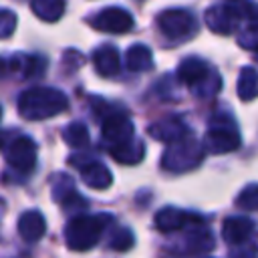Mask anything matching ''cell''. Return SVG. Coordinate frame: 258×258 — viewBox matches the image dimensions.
I'll return each instance as SVG.
<instances>
[{
    "mask_svg": "<svg viewBox=\"0 0 258 258\" xmlns=\"http://www.w3.org/2000/svg\"><path fill=\"white\" fill-rule=\"evenodd\" d=\"M125 62L127 69L133 73H141V71H149L153 67V54L149 50V46L145 44H133L127 54H125Z\"/></svg>",
    "mask_w": 258,
    "mask_h": 258,
    "instance_id": "cell-17",
    "label": "cell"
},
{
    "mask_svg": "<svg viewBox=\"0 0 258 258\" xmlns=\"http://www.w3.org/2000/svg\"><path fill=\"white\" fill-rule=\"evenodd\" d=\"M44 232H46V220L40 212L28 210L18 218V234L24 242L34 244L44 236Z\"/></svg>",
    "mask_w": 258,
    "mask_h": 258,
    "instance_id": "cell-11",
    "label": "cell"
},
{
    "mask_svg": "<svg viewBox=\"0 0 258 258\" xmlns=\"http://www.w3.org/2000/svg\"><path fill=\"white\" fill-rule=\"evenodd\" d=\"M34 143L30 139H20L12 145L10 153H8V161L18 167V169H30L34 165Z\"/></svg>",
    "mask_w": 258,
    "mask_h": 258,
    "instance_id": "cell-16",
    "label": "cell"
},
{
    "mask_svg": "<svg viewBox=\"0 0 258 258\" xmlns=\"http://www.w3.org/2000/svg\"><path fill=\"white\" fill-rule=\"evenodd\" d=\"M149 135L157 141H163V143H173V141H179L183 139L185 135H189V129L187 125L179 119V117H169V119H163V121H157L153 125H149Z\"/></svg>",
    "mask_w": 258,
    "mask_h": 258,
    "instance_id": "cell-10",
    "label": "cell"
},
{
    "mask_svg": "<svg viewBox=\"0 0 258 258\" xmlns=\"http://www.w3.org/2000/svg\"><path fill=\"white\" fill-rule=\"evenodd\" d=\"M236 206L242 208V210H248V212H254L258 210V183H250L246 185L238 198H236Z\"/></svg>",
    "mask_w": 258,
    "mask_h": 258,
    "instance_id": "cell-21",
    "label": "cell"
},
{
    "mask_svg": "<svg viewBox=\"0 0 258 258\" xmlns=\"http://www.w3.org/2000/svg\"><path fill=\"white\" fill-rule=\"evenodd\" d=\"M240 20H242V16L228 4L212 6L210 10H206V24L216 34H230L238 26Z\"/></svg>",
    "mask_w": 258,
    "mask_h": 258,
    "instance_id": "cell-9",
    "label": "cell"
},
{
    "mask_svg": "<svg viewBox=\"0 0 258 258\" xmlns=\"http://www.w3.org/2000/svg\"><path fill=\"white\" fill-rule=\"evenodd\" d=\"M212 248H214L212 232L206 230L204 224L189 226V230L185 234V250L191 252V254H198V252H208Z\"/></svg>",
    "mask_w": 258,
    "mask_h": 258,
    "instance_id": "cell-14",
    "label": "cell"
},
{
    "mask_svg": "<svg viewBox=\"0 0 258 258\" xmlns=\"http://www.w3.org/2000/svg\"><path fill=\"white\" fill-rule=\"evenodd\" d=\"M177 81L185 85L191 93L208 97L214 95L220 89V77L218 73L202 58L198 56H187L179 62L177 67Z\"/></svg>",
    "mask_w": 258,
    "mask_h": 258,
    "instance_id": "cell-2",
    "label": "cell"
},
{
    "mask_svg": "<svg viewBox=\"0 0 258 258\" xmlns=\"http://www.w3.org/2000/svg\"><path fill=\"white\" fill-rule=\"evenodd\" d=\"M103 139L117 147L129 139H133V123L125 113H107L103 121Z\"/></svg>",
    "mask_w": 258,
    "mask_h": 258,
    "instance_id": "cell-7",
    "label": "cell"
},
{
    "mask_svg": "<svg viewBox=\"0 0 258 258\" xmlns=\"http://www.w3.org/2000/svg\"><path fill=\"white\" fill-rule=\"evenodd\" d=\"M133 242H135V238H133V232L129 228H115L111 238H109V242H107V246L117 250V252H125V250H129L133 246Z\"/></svg>",
    "mask_w": 258,
    "mask_h": 258,
    "instance_id": "cell-20",
    "label": "cell"
},
{
    "mask_svg": "<svg viewBox=\"0 0 258 258\" xmlns=\"http://www.w3.org/2000/svg\"><path fill=\"white\" fill-rule=\"evenodd\" d=\"M196 224H204V220L196 214H189V212H183V210H177L171 206L163 208L155 214V228L165 234L177 232V230H183V228H189Z\"/></svg>",
    "mask_w": 258,
    "mask_h": 258,
    "instance_id": "cell-6",
    "label": "cell"
},
{
    "mask_svg": "<svg viewBox=\"0 0 258 258\" xmlns=\"http://www.w3.org/2000/svg\"><path fill=\"white\" fill-rule=\"evenodd\" d=\"M258 95V73L252 67H244L238 77V97L242 101H252Z\"/></svg>",
    "mask_w": 258,
    "mask_h": 258,
    "instance_id": "cell-19",
    "label": "cell"
},
{
    "mask_svg": "<svg viewBox=\"0 0 258 258\" xmlns=\"http://www.w3.org/2000/svg\"><path fill=\"white\" fill-rule=\"evenodd\" d=\"M93 26L103 30V32H115V34H123L127 30L133 28V16L123 10V8H105L101 10L95 18H93Z\"/></svg>",
    "mask_w": 258,
    "mask_h": 258,
    "instance_id": "cell-8",
    "label": "cell"
},
{
    "mask_svg": "<svg viewBox=\"0 0 258 258\" xmlns=\"http://www.w3.org/2000/svg\"><path fill=\"white\" fill-rule=\"evenodd\" d=\"M143 153H145V147L141 145L139 139H129L117 147H111V155L119 161V163H139L143 159Z\"/></svg>",
    "mask_w": 258,
    "mask_h": 258,
    "instance_id": "cell-18",
    "label": "cell"
},
{
    "mask_svg": "<svg viewBox=\"0 0 258 258\" xmlns=\"http://www.w3.org/2000/svg\"><path fill=\"white\" fill-rule=\"evenodd\" d=\"M204 157V149L202 145L196 141V137L185 135L179 141H173L167 145L163 157H161V165L167 171H187L191 167H196Z\"/></svg>",
    "mask_w": 258,
    "mask_h": 258,
    "instance_id": "cell-3",
    "label": "cell"
},
{
    "mask_svg": "<svg viewBox=\"0 0 258 258\" xmlns=\"http://www.w3.org/2000/svg\"><path fill=\"white\" fill-rule=\"evenodd\" d=\"M0 212H2V204H0Z\"/></svg>",
    "mask_w": 258,
    "mask_h": 258,
    "instance_id": "cell-25",
    "label": "cell"
},
{
    "mask_svg": "<svg viewBox=\"0 0 258 258\" xmlns=\"http://www.w3.org/2000/svg\"><path fill=\"white\" fill-rule=\"evenodd\" d=\"M252 52H254V56H256V60H258V44L252 48Z\"/></svg>",
    "mask_w": 258,
    "mask_h": 258,
    "instance_id": "cell-24",
    "label": "cell"
},
{
    "mask_svg": "<svg viewBox=\"0 0 258 258\" xmlns=\"http://www.w3.org/2000/svg\"><path fill=\"white\" fill-rule=\"evenodd\" d=\"M159 30L171 40H185L196 32V18L181 8H169L157 14Z\"/></svg>",
    "mask_w": 258,
    "mask_h": 258,
    "instance_id": "cell-5",
    "label": "cell"
},
{
    "mask_svg": "<svg viewBox=\"0 0 258 258\" xmlns=\"http://www.w3.org/2000/svg\"><path fill=\"white\" fill-rule=\"evenodd\" d=\"M232 258H258V256H256V252L250 248V250H238V252H234Z\"/></svg>",
    "mask_w": 258,
    "mask_h": 258,
    "instance_id": "cell-23",
    "label": "cell"
},
{
    "mask_svg": "<svg viewBox=\"0 0 258 258\" xmlns=\"http://www.w3.org/2000/svg\"><path fill=\"white\" fill-rule=\"evenodd\" d=\"M67 141L73 145V147H83L89 143V133L85 129V125L81 123H73L69 129H67Z\"/></svg>",
    "mask_w": 258,
    "mask_h": 258,
    "instance_id": "cell-22",
    "label": "cell"
},
{
    "mask_svg": "<svg viewBox=\"0 0 258 258\" xmlns=\"http://www.w3.org/2000/svg\"><path fill=\"white\" fill-rule=\"evenodd\" d=\"M81 175H83V181L89 187H95V189H105L113 181L111 171L99 161H89L87 165H83L81 167Z\"/></svg>",
    "mask_w": 258,
    "mask_h": 258,
    "instance_id": "cell-13",
    "label": "cell"
},
{
    "mask_svg": "<svg viewBox=\"0 0 258 258\" xmlns=\"http://www.w3.org/2000/svg\"><path fill=\"white\" fill-rule=\"evenodd\" d=\"M113 224V216L97 214V216H75L64 228V242L71 250L83 252L93 248L103 232Z\"/></svg>",
    "mask_w": 258,
    "mask_h": 258,
    "instance_id": "cell-1",
    "label": "cell"
},
{
    "mask_svg": "<svg viewBox=\"0 0 258 258\" xmlns=\"http://www.w3.org/2000/svg\"><path fill=\"white\" fill-rule=\"evenodd\" d=\"M256 224L254 220L246 218V216H232L226 218L222 224V236L228 244H242L250 238V234L254 232Z\"/></svg>",
    "mask_w": 258,
    "mask_h": 258,
    "instance_id": "cell-12",
    "label": "cell"
},
{
    "mask_svg": "<svg viewBox=\"0 0 258 258\" xmlns=\"http://www.w3.org/2000/svg\"><path fill=\"white\" fill-rule=\"evenodd\" d=\"M238 145H240V133L234 121L228 115L214 117L206 133V149L210 153H226V151L238 149Z\"/></svg>",
    "mask_w": 258,
    "mask_h": 258,
    "instance_id": "cell-4",
    "label": "cell"
},
{
    "mask_svg": "<svg viewBox=\"0 0 258 258\" xmlns=\"http://www.w3.org/2000/svg\"><path fill=\"white\" fill-rule=\"evenodd\" d=\"M93 60H95V69L103 77H113L119 73V52L115 50V46L105 44L97 48L93 54Z\"/></svg>",
    "mask_w": 258,
    "mask_h": 258,
    "instance_id": "cell-15",
    "label": "cell"
}]
</instances>
